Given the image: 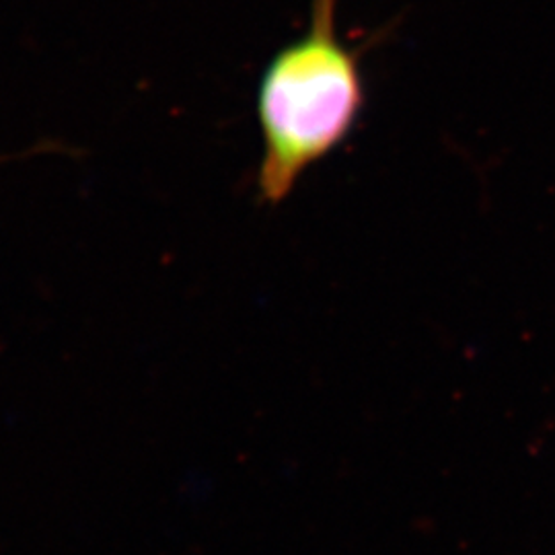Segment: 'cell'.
<instances>
[{"label": "cell", "instance_id": "6da1fadb", "mask_svg": "<svg viewBox=\"0 0 555 555\" xmlns=\"http://www.w3.org/2000/svg\"><path fill=\"white\" fill-rule=\"evenodd\" d=\"M364 107L357 54L337 36V0H311L307 31L259 79L258 194L278 206L300 178L348 139Z\"/></svg>", "mask_w": 555, "mask_h": 555}]
</instances>
